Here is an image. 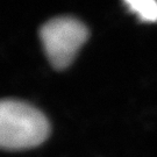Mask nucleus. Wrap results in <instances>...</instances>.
Segmentation results:
<instances>
[{"label":"nucleus","instance_id":"1","mask_svg":"<svg viewBox=\"0 0 157 157\" xmlns=\"http://www.w3.org/2000/svg\"><path fill=\"white\" fill-rule=\"evenodd\" d=\"M49 134L42 112L23 101L0 100V148L26 149L39 146Z\"/></svg>","mask_w":157,"mask_h":157},{"label":"nucleus","instance_id":"2","mask_svg":"<svg viewBox=\"0 0 157 157\" xmlns=\"http://www.w3.org/2000/svg\"><path fill=\"white\" fill-rule=\"evenodd\" d=\"M45 54L57 69L67 67L79 48L87 40L89 32L84 23L70 17H54L45 22L40 32Z\"/></svg>","mask_w":157,"mask_h":157},{"label":"nucleus","instance_id":"3","mask_svg":"<svg viewBox=\"0 0 157 157\" xmlns=\"http://www.w3.org/2000/svg\"><path fill=\"white\" fill-rule=\"evenodd\" d=\"M130 11L135 12L143 21H157V1L155 0H127Z\"/></svg>","mask_w":157,"mask_h":157}]
</instances>
